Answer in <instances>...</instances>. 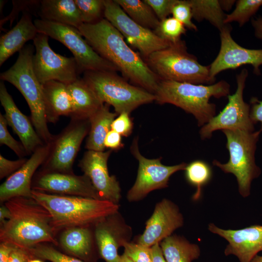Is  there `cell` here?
I'll list each match as a JSON object with an SVG mask.
<instances>
[{"mask_svg":"<svg viewBox=\"0 0 262 262\" xmlns=\"http://www.w3.org/2000/svg\"><path fill=\"white\" fill-rule=\"evenodd\" d=\"M10 218L0 227V240L28 249L42 243L58 242L49 212L33 198L15 197L5 202Z\"/></svg>","mask_w":262,"mask_h":262,"instance_id":"7a4b0ae2","label":"cell"},{"mask_svg":"<svg viewBox=\"0 0 262 262\" xmlns=\"http://www.w3.org/2000/svg\"><path fill=\"white\" fill-rule=\"evenodd\" d=\"M105 147L111 150H118L123 147L121 135L116 131L111 130L106 135L104 140Z\"/></svg>","mask_w":262,"mask_h":262,"instance_id":"f6af8a7d","label":"cell"},{"mask_svg":"<svg viewBox=\"0 0 262 262\" xmlns=\"http://www.w3.org/2000/svg\"><path fill=\"white\" fill-rule=\"evenodd\" d=\"M18 1L20 9H18L16 5L13 3V8L12 12L8 16L0 20V25L1 23L3 24L6 21L10 19H11V22L12 24V21L16 17L17 14H18L19 12L22 11L20 10L21 9L30 13V10L32 9L33 10L36 9L37 11L40 2V0H18Z\"/></svg>","mask_w":262,"mask_h":262,"instance_id":"7bdbcfd3","label":"cell"},{"mask_svg":"<svg viewBox=\"0 0 262 262\" xmlns=\"http://www.w3.org/2000/svg\"><path fill=\"white\" fill-rule=\"evenodd\" d=\"M171 14L173 17L180 22L186 28L197 31V28L192 22L191 8L189 0H177L174 5Z\"/></svg>","mask_w":262,"mask_h":262,"instance_id":"74e56055","label":"cell"},{"mask_svg":"<svg viewBox=\"0 0 262 262\" xmlns=\"http://www.w3.org/2000/svg\"><path fill=\"white\" fill-rule=\"evenodd\" d=\"M7 122L4 115L0 113V144L5 145L11 149L20 158L27 155L26 150L21 143L16 140L7 129Z\"/></svg>","mask_w":262,"mask_h":262,"instance_id":"8d00e7d4","label":"cell"},{"mask_svg":"<svg viewBox=\"0 0 262 262\" xmlns=\"http://www.w3.org/2000/svg\"><path fill=\"white\" fill-rule=\"evenodd\" d=\"M90 127L89 119L71 118L49 144V153L42 164L45 171L72 173L73 163Z\"/></svg>","mask_w":262,"mask_h":262,"instance_id":"8fae6325","label":"cell"},{"mask_svg":"<svg viewBox=\"0 0 262 262\" xmlns=\"http://www.w3.org/2000/svg\"><path fill=\"white\" fill-rule=\"evenodd\" d=\"M133 21L147 28L155 29L158 25V19L151 8L140 0H114Z\"/></svg>","mask_w":262,"mask_h":262,"instance_id":"f546056e","label":"cell"},{"mask_svg":"<svg viewBox=\"0 0 262 262\" xmlns=\"http://www.w3.org/2000/svg\"><path fill=\"white\" fill-rule=\"evenodd\" d=\"M37 14L41 19L77 29L83 24L74 0H41Z\"/></svg>","mask_w":262,"mask_h":262,"instance_id":"d4e9b609","label":"cell"},{"mask_svg":"<svg viewBox=\"0 0 262 262\" xmlns=\"http://www.w3.org/2000/svg\"><path fill=\"white\" fill-rule=\"evenodd\" d=\"M185 27L173 17H169L160 21L154 32L161 38L171 44L180 42V37L185 34Z\"/></svg>","mask_w":262,"mask_h":262,"instance_id":"836d02e7","label":"cell"},{"mask_svg":"<svg viewBox=\"0 0 262 262\" xmlns=\"http://www.w3.org/2000/svg\"><path fill=\"white\" fill-rule=\"evenodd\" d=\"M78 30L93 49L113 64L125 79L154 94L160 78L107 20L104 18L95 24L83 23Z\"/></svg>","mask_w":262,"mask_h":262,"instance_id":"6da1fadb","label":"cell"},{"mask_svg":"<svg viewBox=\"0 0 262 262\" xmlns=\"http://www.w3.org/2000/svg\"><path fill=\"white\" fill-rule=\"evenodd\" d=\"M229 91V84L223 80L206 85L160 80L154 94L158 103L182 109L194 115L201 127L215 115V105L210 102V98L228 96Z\"/></svg>","mask_w":262,"mask_h":262,"instance_id":"277c9868","label":"cell"},{"mask_svg":"<svg viewBox=\"0 0 262 262\" xmlns=\"http://www.w3.org/2000/svg\"><path fill=\"white\" fill-rule=\"evenodd\" d=\"M220 33V49L216 58L209 66L212 80L214 82L215 76L223 70L235 69L245 65L253 66L254 73L260 75L262 49H248L240 46L231 37V28L226 25Z\"/></svg>","mask_w":262,"mask_h":262,"instance_id":"9a60e30c","label":"cell"},{"mask_svg":"<svg viewBox=\"0 0 262 262\" xmlns=\"http://www.w3.org/2000/svg\"><path fill=\"white\" fill-rule=\"evenodd\" d=\"M94 234L89 227H75L65 229L60 237L61 246L70 254L87 260L93 247Z\"/></svg>","mask_w":262,"mask_h":262,"instance_id":"4316f807","label":"cell"},{"mask_svg":"<svg viewBox=\"0 0 262 262\" xmlns=\"http://www.w3.org/2000/svg\"><path fill=\"white\" fill-rule=\"evenodd\" d=\"M14 245L6 243L1 242L0 245V262H8L11 253Z\"/></svg>","mask_w":262,"mask_h":262,"instance_id":"7dc6e473","label":"cell"},{"mask_svg":"<svg viewBox=\"0 0 262 262\" xmlns=\"http://www.w3.org/2000/svg\"><path fill=\"white\" fill-rule=\"evenodd\" d=\"M177 0H144L152 9L160 21L167 18L171 14Z\"/></svg>","mask_w":262,"mask_h":262,"instance_id":"ab89813d","label":"cell"},{"mask_svg":"<svg viewBox=\"0 0 262 262\" xmlns=\"http://www.w3.org/2000/svg\"><path fill=\"white\" fill-rule=\"evenodd\" d=\"M119 262H134L127 255L123 253L120 256V258Z\"/></svg>","mask_w":262,"mask_h":262,"instance_id":"f5cc1de1","label":"cell"},{"mask_svg":"<svg viewBox=\"0 0 262 262\" xmlns=\"http://www.w3.org/2000/svg\"><path fill=\"white\" fill-rule=\"evenodd\" d=\"M72 103L71 118L89 119L104 104L82 78L67 84Z\"/></svg>","mask_w":262,"mask_h":262,"instance_id":"484cf974","label":"cell"},{"mask_svg":"<svg viewBox=\"0 0 262 262\" xmlns=\"http://www.w3.org/2000/svg\"><path fill=\"white\" fill-rule=\"evenodd\" d=\"M34 51V46L29 44L24 46L19 52L16 62L0 73V78L15 86L23 95L30 109L31 120L36 132L44 143L48 144L54 135L48 127L42 86L33 68Z\"/></svg>","mask_w":262,"mask_h":262,"instance_id":"5b68a950","label":"cell"},{"mask_svg":"<svg viewBox=\"0 0 262 262\" xmlns=\"http://www.w3.org/2000/svg\"><path fill=\"white\" fill-rule=\"evenodd\" d=\"M0 101L5 111L3 115L7 124L18 136L27 155H32L37 148L45 145L36 132L32 121L16 106L2 81L0 82Z\"/></svg>","mask_w":262,"mask_h":262,"instance_id":"7402d4cb","label":"cell"},{"mask_svg":"<svg viewBox=\"0 0 262 262\" xmlns=\"http://www.w3.org/2000/svg\"><path fill=\"white\" fill-rule=\"evenodd\" d=\"M104 2L105 18L146 58L172 45L133 21L115 0H104Z\"/></svg>","mask_w":262,"mask_h":262,"instance_id":"5bb4252c","label":"cell"},{"mask_svg":"<svg viewBox=\"0 0 262 262\" xmlns=\"http://www.w3.org/2000/svg\"><path fill=\"white\" fill-rule=\"evenodd\" d=\"M32 198L50 213L55 234L64 229L95 225L119 209V204L105 200L50 194L33 189Z\"/></svg>","mask_w":262,"mask_h":262,"instance_id":"3957f363","label":"cell"},{"mask_svg":"<svg viewBox=\"0 0 262 262\" xmlns=\"http://www.w3.org/2000/svg\"><path fill=\"white\" fill-rule=\"evenodd\" d=\"M184 170L187 181L196 188L192 198L197 200L201 196L202 188L212 178V168L207 162L197 160L187 164Z\"/></svg>","mask_w":262,"mask_h":262,"instance_id":"1f68e13d","label":"cell"},{"mask_svg":"<svg viewBox=\"0 0 262 262\" xmlns=\"http://www.w3.org/2000/svg\"><path fill=\"white\" fill-rule=\"evenodd\" d=\"M123 247L124 253L134 262H152L151 247L131 242L125 243Z\"/></svg>","mask_w":262,"mask_h":262,"instance_id":"f35d334b","label":"cell"},{"mask_svg":"<svg viewBox=\"0 0 262 262\" xmlns=\"http://www.w3.org/2000/svg\"><path fill=\"white\" fill-rule=\"evenodd\" d=\"M118 115L112 124V130L121 136L128 137L131 133L133 129V123L130 114L123 112Z\"/></svg>","mask_w":262,"mask_h":262,"instance_id":"60d3db41","label":"cell"},{"mask_svg":"<svg viewBox=\"0 0 262 262\" xmlns=\"http://www.w3.org/2000/svg\"><path fill=\"white\" fill-rule=\"evenodd\" d=\"M247 76L248 71L246 69H242L237 75V88L235 93L228 96V102L224 109L201 127L199 134L202 139L210 138L213 133L218 130L255 131L254 124L250 117V105L243 99Z\"/></svg>","mask_w":262,"mask_h":262,"instance_id":"4fadbf2b","label":"cell"},{"mask_svg":"<svg viewBox=\"0 0 262 262\" xmlns=\"http://www.w3.org/2000/svg\"><path fill=\"white\" fill-rule=\"evenodd\" d=\"M25 158L12 161L4 158L0 154V179L11 176L20 168L27 161Z\"/></svg>","mask_w":262,"mask_h":262,"instance_id":"b9f144b4","label":"cell"},{"mask_svg":"<svg viewBox=\"0 0 262 262\" xmlns=\"http://www.w3.org/2000/svg\"><path fill=\"white\" fill-rule=\"evenodd\" d=\"M183 223L179 207L171 200L163 198L156 204L151 216L146 222L143 233L136 242L151 247L172 235Z\"/></svg>","mask_w":262,"mask_h":262,"instance_id":"e0dca14e","label":"cell"},{"mask_svg":"<svg viewBox=\"0 0 262 262\" xmlns=\"http://www.w3.org/2000/svg\"><path fill=\"white\" fill-rule=\"evenodd\" d=\"M219 1L222 10L227 11L231 8L236 1L233 0H219Z\"/></svg>","mask_w":262,"mask_h":262,"instance_id":"816d5d0a","label":"cell"},{"mask_svg":"<svg viewBox=\"0 0 262 262\" xmlns=\"http://www.w3.org/2000/svg\"><path fill=\"white\" fill-rule=\"evenodd\" d=\"M30 256L28 249L14 245L8 262H29Z\"/></svg>","mask_w":262,"mask_h":262,"instance_id":"bcb514c9","label":"cell"},{"mask_svg":"<svg viewBox=\"0 0 262 262\" xmlns=\"http://www.w3.org/2000/svg\"><path fill=\"white\" fill-rule=\"evenodd\" d=\"M32 189L102 199L85 175L44 171L37 179Z\"/></svg>","mask_w":262,"mask_h":262,"instance_id":"ffe728a7","label":"cell"},{"mask_svg":"<svg viewBox=\"0 0 262 262\" xmlns=\"http://www.w3.org/2000/svg\"><path fill=\"white\" fill-rule=\"evenodd\" d=\"M227 138L226 147L229 152L227 163L213 160V164L225 173H231L236 178L240 194L243 197L250 194L252 181L261 174L255 162L257 144L261 131L239 130L222 131Z\"/></svg>","mask_w":262,"mask_h":262,"instance_id":"8992f818","label":"cell"},{"mask_svg":"<svg viewBox=\"0 0 262 262\" xmlns=\"http://www.w3.org/2000/svg\"><path fill=\"white\" fill-rule=\"evenodd\" d=\"M151 256L152 262H166L164 257L159 244H157L152 247Z\"/></svg>","mask_w":262,"mask_h":262,"instance_id":"c3c4849f","label":"cell"},{"mask_svg":"<svg viewBox=\"0 0 262 262\" xmlns=\"http://www.w3.org/2000/svg\"><path fill=\"white\" fill-rule=\"evenodd\" d=\"M49 144L37 148L24 165L10 176L0 186V201L5 202L19 196L32 198V180L38 168L45 161L49 150Z\"/></svg>","mask_w":262,"mask_h":262,"instance_id":"44dd1931","label":"cell"},{"mask_svg":"<svg viewBox=\"0 0 262 262\" xmlns=\"http://www.w3.org/2000/svg\"><path fill=\"white\" fill-rule=\"evenodd\" d=\"M38 33L31 14L24 12L16 24L0 38V66L10 57L19 52L25 43L33 40Z\"/></svg>","mask_w":262,"mask_h":262,"instance_id":"603a6c76","label":"cell"},{"mask_svg":"<svg viewBox=\"0 0 262 262\" xmlns=\"http://www.w3.org/2000/svg\"><path fill=\"white\" fill-rule=\"evenodd\" d=\"M28 250L32 256L51 262H83L78 258L68 256L48 245L40 244Z\"/></svg>","mask_w":262,"mask_h":262,"instance_id":"d590c367","label":"cell"},{"mask_svg":"<svg viewBox=\"0 0 262 262\" xmlns=\"http://www.w3.org/2000/svg\"><path fill=\"white\" fill-rule=\"evenodd\" d=\"M42 86L48 122L55 123L61 116H70L72 103L67 84L52 80Z\"/></svg>","mask_w":262,"mask_h":262,"instance_id":"cb8c5ba5","label":"cell"},{"mask_svg":"<svg viewBox=\"0 0 262 262\" xmlns=\"http://www.w3.org/2000/svg\"><path fill=\"white\" fill-rule=\"evenodd\" d=\"M159 245L166 262H192L200 255L197 245L177 235L168 236Z\"/></svg>","mask_w":262,"mask_h":262,"instance_id":"f1b7e54d","label":"cell"},{"mask_svg":"<svg viewBox=\"0 0 262 262\" xmlns=\"http://www.w3.org/2000/svg\"><path fill=\"white\" fill-rule=\"evenodd\" d=\"M250 117L254 124L261 123L259 131H262V100H259L256 98H253L250 100Z\"/></svg>","mask_w":262,"mask_h":262,"instance_id":"ee69618b","label":"cell"},{"mask_svg":"<svg viewBox=\"0 0 262 262\" xmlns=\"http://www.w3.org/2000/svg\"><path fill=\"white\" fill-rule=\"evenodd\" d=\"M33 22L38 33L58 41L70 50L80 74L87 71L118 70L113 64L93 49L78 29L41 19H36Z\"/></svg>","mask_w":262,"mask_h":262,"instance_id":"9c48e42d","label":"cell"},{"mask_svg":"<svg viewBox=\"0 0 262 262\" xmlns=\"http://www.w3.org/2000/svg\"><path fill=\"white\" fill-rule=\"evenodd\" d=\"M262 6V0H238L232 12L225 15L224 23L227 25L235 21L241 27L249 21Z\"/></svg>","mask_w":262,"mask_h":262,"instance_id":"d6a6232c","label":"cell"},{"mask_svg":"<svg viewBox=\"0 0 262 262\" xmlns=\"http://www.w3.org/2000/svg\"><path fill=\"white\" fill-rule=\"evenodd\" d=\"M191 8L193 18L200 21L208 20L219 31L226 25L224 23L225 15L219 0H189Z\"/></svg>","mask_w":262,"mask_h":262,"instance_id":"4dcf8cb0","label":"cell"},{"mask_svg":"<svg viewBox=\"0 0 262 262\" xmlns=\"http://www.w3.org/2000/svg\"><path fill=\"white\" fill-rule=\"evenodd\" d=\"M111 153V150H87L78 165L102 199L119 204L121 198L120 184L115 176L109 175L108 169V160Z\"/></svg>","mask_w":262,"mask_h":262,"instance_id":"2e32d148","label":"cell"},{"mask_svg":"<svg viewBox=\"0 0 262 262\" xmlns=\"http://www.w3.org/2000/svg\"><path fill=\"white\" fill-rule=\"evenodd\" d=\"M11 217V213L9 209L4 204L0 207V227L4 224L7 220Z\"/></svg>","mask_w":262,"mask_h":262,"instance_id":"f907efd6","label":"cell"},{"mask_svg":"<svg viewBox=\"0 0 262 262\" xmlns=\"http://www.w3.org/2000/svg\"><path fill=\"white\" fill-rule=\"evenodd\" d=\"M256 37L262 40V17L261 16L251 19Z\"/></svg>","mask_w":262,"mask_h":262,"instance_id":"681fc988","label":"cell"},{"mask_svg":"<svg viewBox=\"0 0 262 262\" xmlns=\"http://www.w3.org/2000/svg\"><path fill=\"white\" fill-rule=\"evenodd\" d=\"M94 238L99 253L106 262H119L118 249L130 242L132 231L119 211L95 225Z\"/></svg>","mask_w":262,"mask_h":262,"instance_id":"ac0fdd59","label":"cell"},{"mask_svg":"<svg viewBox=\"0 0 262 262\" xmlns=\"http://www.w3.org/2000/svg\"><path fill=\"white\" fill-rule=\"evenodd\" d=\"M208 229L228 241L224 254L235 256L240 262H250L262 251V225H253L240 229H224L210 223Z\"/></svg>","mask_w":262,"mask_h":262,"instance_id":"d6986e66","label":"cell"},{"mask_svg":"<svg viewBox=\"0 0 262 262\" xmlns=\"http://www.w3.org/2000/svg\"><path fill=\"white\" fill-rule=\"evenodd\" d=\"M33 42L35 51L33 66L41 84L52 80L69 84L79 78L80 73L75 58L54 51L49 45L48 36L38 33Z\"/></svg>","mask_w":262,"mask_h":262,"instance_id":"7c38bea8","label":"cell"},{"mask_svg":"<svg viewBox=\"0 0 262 262\" xmlns=\"http://www.w3.org/2000/svg\"><path fill=\"white\" fill-rule=\"evenodd\" d=\"M147 63L160 80L198 84L213 82L210 76L209 66L201 65L189 53L182 40L152 53L147 58Z\"/></svg>","mask_w":262,"mask_h":262,"instance_id":"ba28073f","label":"cell"},{"mask_svg":"<svg viewBox=\"0 0 262 262\" xmlns=\"http://www.w3.org/2000/svg\"><path fill=\"white\" fill-rule=\"evenodd\" d=\"M82 79L101 102L112 105L117 115L130 114L139 106L156 99L154 94L130 84L114 71H87Z\"/></svg>","mask_w":262,"mask_h":262,"instance_id":"52a82bcc","label":"cell"},{"mask_svg":"<svg viewBox=\"0 0 262 262\" xmlns=\"http://www.w3.org/2000/svg\"><path fill=\"white\" fill-rule=\"evenodd\" d=\"M83 23H96L104 17V0H74Z\"/></svg>","mask_w":262,"mask_h":262,"instance_id":"e575fe53","label":"cell"},{"mask_svg":"<svg viewBox=\"0 0 262 262\" xmlns=\"http://www.w3.org/2000/svg\"><path fill=\"white\" fill-rule=\"evenodd\" d=\"M250 262H262V256L257 255Z\"/></svg>","mask_w":262,"mask_h":262,"instance_id":"db71d44e","label":"cell"},{"mask_svg":"<svg viewBox=\"0 0 262 262\" xmlns=\"http://www.w3.org/2000/svg\"><path fill=\"white\" fill-rule=\"evenodd\" d=\"M29 262H44L43 261L39 259H30Z\"/></svg>","mask_w":262,"mask_h":262,"instance_id":"11a10c76","label":"cell"},{"mask_svg":"<svg viewBox=\"0 0 262 262\" xmlns=\"http://www.w3.org/2000/svg\"><path fill=\"white\" fill-rule=\"evenodd\" d=\"M110 105L104 103L89 118L90 130L85 144L87 150L104 151V140L112 130V124L117 115L110 111Z\"/></svg>","mask_w":262,"mask_h":262,"instance_id":"83f0119b","label":"cell"},{"mask_svg":"<svg viewBox=\"0 0 262 262\" xmlns=\"http://www.w3.org/2000/svg\"><path fill=\"white\" fill-rule=\"evenodd\" d=\"M130 150L138 162V168L136 180L127 194L130 202L141 200L150 192L167 187L170 177L184 170L187 165L185 163L165 165L161 163V157L152 159L145 157L139 151L138 137L133 139Z\"/></svg>","mask_w":262,"mask_h":262,"instance_id":"30bf717a","label":"cell"}]
</instances>
